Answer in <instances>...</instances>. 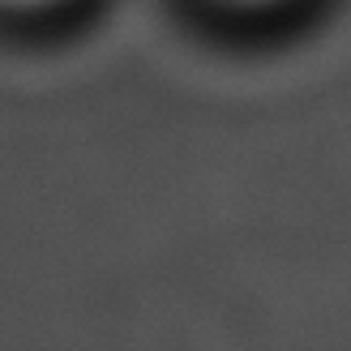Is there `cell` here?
<instances>
[{"label":"cell","mask_w":351,"mask_h":351,"mask_svg":"<svg viewBox=\"0 0 351 351\" xmlns=\"http://www.w3.org/2000/svg\"><path fill=\"white\" fill-rule=\"evenodd\" d=\"M69 5V0H0V13H13V17H39Z\"/></svg>","instance_id":"obj_1"},{"label":"cell","mask_w":351,"mask_h":351,"mask_svg":"<svg viewBox=\"0 0 351 351\" xmlns=\"http://www.w3.org/2000/svg\"><path fill=\"white\" fill-rule=\"evenodd\" d=\"M210 5H219L227 13H274V9H283L287 0H210Z\"/></svg>","instance_id":"obj_2"}]
</instances>
